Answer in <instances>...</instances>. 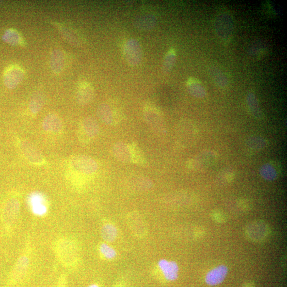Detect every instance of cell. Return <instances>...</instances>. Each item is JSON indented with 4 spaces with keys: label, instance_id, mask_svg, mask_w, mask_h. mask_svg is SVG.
I'll list each match as a JSON object with an SVG mask.
<instances>
[{
    "label": "cell",
    "instance_id": "277c9868",
    "mask_svg": "<svg viewBox=\"0 0 287 287\" xmlns=\"http://www.w3.org/2000/svg\"><path fill=\"white\" fill-rule=\"evenodd\" d=\"M70 163L76 170L84 174H92L95 173L97 169V165L93 159L84 156L73 158Z\"/></svg>",
    "mask_w": 287,
    "mask_h": 287
},
{
    "label": "cell",
    "instance_id": "5bb4252c",
    "mask_svg": "<svg viewBox=\"0 0 287 287\" xmlns=\"http://www.w3.org/2000/svg\"><path fill=\"white\" fill-rule=\"evenodd\" d=\"M101 235L105 241L112 242L117 238L118 230L114 225L108 223L103 226L101 230Z\"/></svg>",
    "mask_w": 287,
    "mask_h": 287
},
{
    "label": "cell",
    "instance_id": "4fadbf2b",
    "mask_svg": "<svg viewBox=\"0 0 287 287\" xmlns=\"http://www.w3.org/2000/svg\"><path fill=\"white\" fill-rule=\"evenodd\" d=\"M118 111L115 109L112 111V108L107 104H102L97 110L99 117L103 121L107 124H111L113 122V117H117L118 114H115L113 113L117 112Z\"/></svg>",
    "mask_w": 287,
    "mask_h": 287
},
{
    "label": "cell",
    "instance_id": "d6986e66",
    "mask_svg": "<svg viewBox=\"0 0 287 287\" xmlns=\"http://www.w3.org/2000/svg\"><path fill=\"white\" fill-rule=\"evenodd\" d=\"M187 86L192 95L200 97L205 96V89L201 82L196 79H191L188 80Z\"/></svg>",
    "mask_w": 287,
    "mask_h": 287
},
{
    "label": "cell",
    "instance_id": "603a6c76",
    "mask_svg": "<svg viewBox=\"0 0 287 287\" xmlns=\"http://www.w3.org/2000/svg\"><path fill=\"white\" fill-rule=\"evenodd\" d=\"M29 266V258L26 256L20 257L16 263L14 270V274L16 275L23 274L28 268Z\"/></svg>",
    "mask_w": 287,
    "mask_h": 287
},
{
    "label": "cell",
    "instance_id": "30bf717a",
    "mask_svg": "<svg viewBox=\"0 0 287 287\" xmlns=\"http://www.w3.org/2000/svg\"><path fill=\"white\" fill-rule=\"evenodd\" d=\"M42 128L46 131L58 133L62 130L63 125L62 121L57 115L49 114L44 118Z\"/></svg>",
    "mask_w": 287,
    "mask_h": 287
},
{
    "label": "cell",
    "instance_id": "ac0fdd59",
    "mask_svg": "<svg viewBox=\"0 0 287 287\" xmlns=\"http://www.w3.org/2000/svg\"><path fill=\"white\" fill-rule=\"evenodd\" d=\"M82 125V129L87 136L92 138L98 134V127L95 120L91 118H86L84 120Z\"/></svg>",
    "mask_w": 287,
    "mask_h": 287
},
{
    "label": "cell",
    "instance_id": "e0dca14e",
    "mask_svg": "<svg viewBox=\"0 0 287 287\" xmlns=\"http://www.w3.org/2000/svg\"><path fill=\"white\" fill-rule=\"evenodd\" d=\"M186 130L182 128L181 130L178 131L179 138L182 143H186L190 144L195 142L197 136V131L193 127H187Z\"/></svg>",
    "mask_w": 287,
    "mask_h": 287
},
{
    "label": "cell",
    "instance_id": "2e32d148",
    "mask_svg": "<svg viewBox=\"0 0 287 287\" xmlns=\"http://www.w3.org/2000/svg\"><path fill=\"white\" fill-rule=\"evenodd\" d=\"M60 32L64 39L72 45L75 46L80 45V38L74 31L69 29V27L63 26L60 28Z\"/></svg>",
    "mask_w": 287,
    "mask_h": 287
},
{
    "label": "cell",
    "instance_id": "ba28073f",
    "mask_svg": "<svg viewBox=\"0 0 287 287\" xmlns=\"http://www.w3.org/2000/svg\"><path fill=\"white\" fill-rule=\"evenodd\" d=\"M20 148L25 158L31 163L34 164L44 163V159L41 153L29 142H21Z\"/></svg>",
    "mask_w": 287,
    "mask_h": 287
},
{
    "label": "cell",
    "instance_id": "8992f818",
    "mask_svg": "<svg viewBox=\"0 0 287 287\" xmlns=\"http://www.w3.org/2000/svg\"><path fill=\"white\" fill-rule=\"evenodd\" d=\"M158 265L163 277L167 281H174L178 279L179 267L177 263L174 261H168L166 259H161Z\"/></svg>",
    "mask_w": 287,
    "mask_h": 287
},
{
    "label": "cell",
    "instance_id": "d4e9b609",
    "mask_svg": "<svg viewBox=\"0 0 287 287\" xmlns=\"http://www.w3.org/2000/svg\"><path fill=\"white\" fill-rule=\"evenodd\" d=\"M88 287H99L97 285H92Z\"/></svg>",
    "mask_w": 287,
    "mask_h": 287
},
{
    "label": "cell",
    "instance_id": "7a4b0ae2",
    "mask_svg": "<svg viewBox=\"0 0 287 287\" xmlns=\"http://www.w3.org/2000/svg\"><path fill=\"white\" fill-rule=\"evenodd\" d=\"M233 19L229 14L222 13L218 15L215 20V30L221 39H229L233 33Z\"/></svg>",
    "mask_w": 287,
    "mask_h": 287
},
{
    "label": "cell",
    "instance_id": "ffe728a7",
    "mask_svg": "<svg viewBox=\"0 0 287 287\" xmlns=\"http://www.w3.org/2000/svg\"><path fill=\"white\" fill-rule=\"evenodd\" d=\"M3 40L12 46H16L20 41V37L18 32L13 29H9L5 32Z\"/></svg>",
    "mask_w": 287,
    "mask_h": 287
},
{
    "label": "cell",
    "instance_id": "3957f363",
    "mask_svg": "<svg viewBox=\"0 0 287 287\" xmlns=\"http://www.w3.org/2000/svg\"><path fill=\"white\" fill-rule=\"evenodd\" d=\"M124 54L127 62L131 65L139 64L142 60V48L140 44L136 40L131 39L126 42Z\"/></svg>",
    "mask_w": 287,
    "mask_h": 287
},
{
    "label": "cell",
    "instance_id": "44dd1931",
    "mask_svg": "<svg viewBox=\"0 0 287 287\" xmlns=\"http://www.w3.org/2000/svg\"><path fill=\"white\" fill-rule=\"evenodd\" d=\"M211 74L215 84L219 86L225 87L228 85V79L222 71L218 69H212L211 70Z\"/></svg>",
    "mask_w": 287,
    "mask_h": 287
},
{
    "label": "cell",
    "instance_id": "6da1fadb",
    "mask_svg": "<svg viewBox=\"0 0 287 287\" xmlns=\"http://www.w3.org/2000/svg\"><path fill=\"white\" fill-rule=\"evenodd\" d=\"M20 203L15 198H10L3 204L2 222L6 228H10L16 223L20 213Z\"/></svg>",
    "mask_w": 287,
    "mask_h": 287
},
{
    "label": "cell",
    "instance_id": "52a82bcc",
    "mask_svg": "<svg viewBox=\"0 0 287 287\" xmlns=\"http://www.w3.org/2000/svg\"><path fill=\"white\" fill-rule=\"evenodd\" d=\"M228 268L225 265H220L211 269L206 274V283L210 286H215L222 284L228 273Z\"/></svg>",
    "mask_w": 287,
    "mask_h": 287
},
{
    "label": "cell",
    "instance_id": "9a60e30c",
    "mask_svg": "<svg viewBox=\"0 0 287 287\" xmlns=\"http://www.w3.org/2000/svg\"><path fill=\"white\" fill-rule=\"evenodd\" d=\"M44 103V97L40 92H35L32 96L29 104V109L33 114H37L41 112Z\"/></svg>",
    "mask_w": 287,
    "mask_h": 287
},
{
    "label": "cell",
    "instance_id": "cb8c5ba5",
    "mask_svg": "<svg viewBox=\"0 0 287 287\" xmlns=\"http://www.w3.org/2000/svg\"><path fill=\"white\" fill-rule=\"evenodd\" d=\"M102 255L106 258L112 259L117 256V253L113 247L107 243H103L100 246Z\"/></svg>",
    "mask_w": 287,
    "mask_h": 287
},
{
    "label": "cell",
    "instance_id": "5b68a950",
    "mask_svg": "<svg viewBox=\"0 0 287 287\" xmlns=\"http://www.w3.org/2000/svg\"><path fill=\"white\" fill-rule=\"evenodd\" d=\"M24 72L18 66H12L5 71L4 82L9 89H15L24 78Z\"/></svg>",
    "mask_w": 287,
    "mask_h": 287
},
{
    "label": "cell",
    "instance_id": "9c48e42d",
    "mask_svg": "<svg viewBox=\"0 0 287 287\" xmlns=\"http://www.w3.org/2000/svg\"><path fill=\"white\" fill-rule=\"evenodd\" d=\"M30 204L33 213L38 216L45 215L48 210L44 197L39 193H33L29 198Z\"/></svg>",
    "mask_w": 287,
    "mask_h": 287
},
{
    "label": "cell",
    "instance_id": "7c38bea8",
    "mask_svg": "<svg viewBox=\"0 0 287 287\" xmlns=\"http://www.w3.org/2000/svg\"><path fill=\"white\" fill-rule=\"evenodd\" d=\"M51 68L55 74L62 73L64 65V56L63 51L60 49H54L51 54Z\"/></svg>",
    "mask_w": 287,
    "mask_h": 287
},
{
    "label": "cell",
    "instance_id": "8fae6325",
    "mask_svg": "<svg viewBox=\"0 0 287 287\" xmlns=\"http://www.w3.org/2000/svg\"><path fill=\"white\" fill-rule=\"evenodd\" d=\"M95 96L93 87L89 83L82 84L77 93V101L80 105H86L93 100Z\"/></svg>",
    "mask_w": 287,
    "mask_h": 287
},
{
    "label": "cell",
    "instance_id": "7402d4cb",
    "mask_svg": "<svg viewBox=\"0 0 287 287\" xmlns=\"http://www.w3.org/2000/svg\"><path fill=\"white\" fill-rule=\"evenodd\" d=\"M176 60V54L174 49H170L165 55L164 59L163 68L165 73L169 72L173 69Z\"/></svg>",
    "mask_w": 287,
    "mask_h": 287
}]
</instances>
